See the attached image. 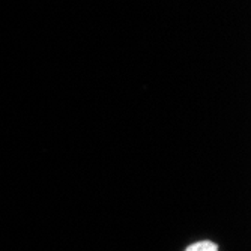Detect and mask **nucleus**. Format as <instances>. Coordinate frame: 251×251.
Here are the masks:
<instances>
[{
  "label": "nucleus",
  "mask_w": 251,
  "mask_h": 251,
  "mask_svg": "<svg viewBox=\"0 0 251 251\" xmlns=\"http://www.w3.org/2000/svg\"><path fill=\"white\" fill-rule=\"evenodd\" d=\"M185 251H218V247L214 242L201 241V242H197V244L190 245Z\"/></svg>",
  "instance_id": "1"
}]
</instances>
